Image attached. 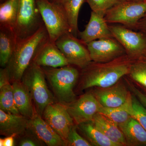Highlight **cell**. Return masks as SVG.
Here are the masks:
<instances>
[{
	"mask_svg": "<svg viewBox=\"0 0 146 146\" xmlns=\"http://www.w3.org/2000/svg\"><path fill=\"white\" fill-rule=\"evenodd\" d=\"M134 60L125 54L106 63L93 62L82 70V90L92 87L105 88L128 76Z\"/></svg>",
	"mask_w": 146,
	"mask_h": 146,
	"instance_id": "cell-1",
	"label": "cell"
},
{
	"mask_svg": "<svg viewBox=\"0 0 146 146\" xmlns=\"http://www.w3.org/2000/svg\"><path fill=\"white\" fill-rule=\"evenodd\" d=\"M49 39L43 24L30 36L17 40L13 54L6 67L10 82L21 81L25 72L33 62L39 50Z\"/></svg>",
	"mask_w": 146,
	"mask_h": 146,
	"instance_id": "cell-2",
	"label": "cell"
},
{
	"mask_svg": "<svg viewBox=\"0 0 146 146\" xmlns=\"http://www.w3.org/2000/svg\"><path fill=\"white\" fill-rule=\"evenodd\" d=\"M69 65L58 68L42 67L56 99L67 106L76 100L74 87L80 72L77 68Z\"/></svg>",
	"mask_w": 146,
	"mask_h": 146,
	"instance_id": "cell-3",
	"label": "cell"
},
{
	"mask_svg": "<svg viewBox=\"0 0 146 146\" xmlns=\"http://www.w3.org/2000/svg\"><path fill=\"white\" fill-rule=\"evenodd\" d=\"M46 78L42 67L33 62L21 81L34 102L36 112L42 117L46 107L54 102V97L47 86Z\"/></svg>",
	"mask_w": 146,
	"mask_h": 146,
	"instance_id": "cell-4",
	"label": "cell"
},
{
	"mask_svg": "<svg viewBox=\"0 0 146 146\" xmlns=\"http://www.w3.org/2000/svg\"><path fill=\"white\" fill-rule=\"evenodd\" d=\"M36 3L50 41L55 42L60 36L72 33L62 5L50 0H36Z\"/></svg>",
	"mask_w": 146,
	"mask_h": 146,
	"instance_id": "cell-5",
	"label": "cell"
},
{
	"mask_svg": "<svg viewBox=\"0 0 146 146\" xmlns=\"http://www.w3.org/2000/svg\"><path fill=\"white\" fill-rule=\"evenodd\" d=\"M146 13V1H119L106 11L104 18L108 24H119L134 29Z\"/></svg>",
	"mask_w": 146,
	"mask_h": 146,
	"instance_id": "cell-6",
	"label": "cell"
},
{
	"mask_svg": "<svg viewBox=\"0 0 146 146\" xmlns=\"http://www.w3.org/2000/svg\"><path fill=\"white\" fill-rule=\"evenodd\" d=\"M112 36L125 50L126 54L133 60L146 58V36L119 24H110Z\"/></svg>",
	"mask_w": 146,
	"mask_h": 146,
	"instance_id": "cell-7",
	"label": "cell"
},
{
	"mask_svg": "<svg viewBox=\"0 0 146 146\" xmlns=\"http://www.w3.org/2000/svg\"><path fill=\"white\" fill-rule=\"evenodd\" d=\"M44 24L36 0H20L14 33L17 40L33 34Z\"/></svg>",
	"mask_w": 146,
	"mask_h": 146,
	"instance_id": "cell-8",
	"label": "cell"
},
{
	"mask_svg": "<svg viewBox=\"0 0 146 146\" xmlns=\"http://www.w3.org/2000/svg\"><path fill=\"white\" fill-rule=\"evenodd\" d=\"M55 43L70 65L82 70L92 63L86 45L71 33L60 36Z\"/></svg>",
	"mask_w": 146,
	"mask_h": 146,
	"instance_id": "cell-9",
	"label": "cell"
},
{
	"mask_svg": "<svg viewBox=\"0 0 146 146\" xmlns=\"http://www.w3.org/2000/svg\"><path fill=\"white\" fill-rule=\"evenodd\" d=\"M42 117L66 142L74 121L66 106L60 103L51 104L46 107Z\"/></svg>",
	"mask_w": 146,
	"mask_h": 146,
	"instance_id": "cell-10",
	"label": "cell"
},
{
	"mask_svg": "<svg viewBox=\"0 0 146 146\" xmlns=\"http://www.w3.org/2000/svg\"><path fill=\"white\" fill-rule=\"evenodd\" d=\"M92 61L106 63L126 54L121 44L114 37L94 40L86 44Z\"/></svg>",
	"mask_w": 146,
	"mask_h": 146,
	"instance_id": "cell-11",
	"label": "cell"
},
{
	"mask_svg": "<svg viewBox=\"0 0 146 146\" xmlns=\"http://www.w3.org/2000/svg\"><path fill=\"white\" fill-rule=\"evenodd\" d=\"M100 104L92 93L82 96L70 104L66 106L69 114L77 125L92 121L99 112Z\"/></svg>",
	"mask_w": 146,
	"mask_h": 146,
	"instance_id": "cell-12",
	"label": "cell"
},
{
	"mask_svg": "<svg viewBox=\"0 0 146 146\" xmlns=\"http://www.w3.org/2000/svg\"><path fill=\"white\" fill-rule=\"evenodd\" d=\"M127 86L120 80L109 87H96L92 93L102 106L117 107L123 104L131 94V91L128 90Z\"/></svg>",
	"mask_w": 146,
	"mask_h": 146,
	"instance_id": "cell-13",
	"label": "cell"
},
{
	"mask_svg": "<svg viewBox=\"0 0 146 146\" xmlns=\"http://www.w3.org/2000/svg\"><path fill=\"white\" fill-rule=\"evenodd\" d=\"M28 129L47 146H66L65 140L36 112L32 118L29 119Z\"/></svg>",
	"mask_w": 146,
	"mask_h": 146,
	"instance_id": "cell-14",
	"label": "cell"
},
{
	"mask_svg": "<svg viewBox=\"0 0 146 146\" xmlns=\"http://www.w3.org/2000/svg\"><path fill=\"white\" fill-rule=\"evenodd\" d=\"M80 39L85 44L103 38L113 37L109 25L104 17L91 11L89 22L82 31H79Z\"/></svg>",
	"mask_w": 146,
	"mask_h": 146,
	"instance_id": "cell-15",
	"label": "cell"
},
{
	"mask_svg": "<svg viewBox=\"0 0 146 146\" xmlns=\"http://www.w3.org/2000/svg\"><path fill=\"white\" fill-rule=\"evenodd\" d=\"M33 62L41 67L58 68L70 65L55 42L49 39L39 50Z\"/></svg>",
	"mask_w": 146,
	"mask_h": 146,
	"instance_id": "cell-16",
	"label": "cell"
},
{
	"mask_svg": "<svg viewBox=\"0 0 146 146\" xmlns=\"http://www.w3.org/2000/svg\"><path fill=\"white\" fill-rule=\"evenodd\" d=\"M29 120L21 115L7 113L0 109V133L8 136L22 135L28 129Z\"/></svg>",
	"mask_w": 146,
	"mask_h": 146,
	"instance_id": "cell-17",
	"label": "cell"
},
{
	"mask_svg": "<svg viewBox=\"0 0 146 146\" xmlns=\"http://www.w3.org/2000/svg\"><path fill=\"white\" fill-rule=\"evenodd\" d=\"M92 122L110 141L118 146H127L125 138L119 125L109 118L98 112Z\"/></svg>",
	"mask_w": 146,
	"mask_h": 146,
	"instance_id": "cell-18",
	"label": "cell"
},
{
	"mask_svg": "<svg viewBox=\"0 0 146 146\" xmlns=\"http://www.w3.org/2000/svg\"><path fill=\"white\" fill-rule=\"evenodd\" d=\"M119 126L125 138L127 146H146V130L135 118L131 117Z\"/></svg>",
	"mask_w": 146,
	"mask_h": 146,
	"instance_id": "cell-19",
	"label": "cell"
},
{
	"mask_svg": "<svg viewBox=\"0 0 146 146\" xmlns=\"http://www.w3.org/2000/svg\"><path fill=\"white\" fill-rule=\"evenodd\" d=\"M12 83L14 102L17 109L21 115L31 119L36 112L29 93L22 82L14 81Z\"/></svg>",
	"mask_w": 146,
	"mask_h": 146,
	"instance_id": "cell-20",
	"label": "cell"
},
{
	"mask_svg": "<svg viewBox=\"0 0 146 146\" xmlns=\"http://www.w3.org/2000/svg\"><path fill=\"white\" fill-rule=\"evenodd\" d=\"M17 39L14 32L0 28V65L5 68L12 56Z\"/></svg>",
	"mask_w": 146,
	"mask_h": 146,
	"instance_id": "cell-21",
	"label": "cell"
},
{
	"mask_svg": "<svg viewBox=\"0 0 146 146\" xmlns=\"http://www.w3.org/2000/svg\"><path fill=\"white\" fill-rule=\"evenodd\" d=\"M20 0H7L0 5V28L14 32Z\"/></svg>",
	"mask_w": 146,
	"mask_h": 146,
	"instance_id": "cell-22",
	"label": "cell"
},
{
	"mask_svg": "<svg viewBox=\"0 0 146 146\" xmlns=\"http://www.w3.org/2000/svg\"><path fill=\"white\" fill-rule=\"evenodd\" d=\"M132 94L131 93L126 101L118 107L107 108L100 106L99 112L105 115L119 125L131 117L129 111L132 106Z\"/></svg>",
	"mask_w": 146,
	"mask_h": 146,
	"instance_id": "cell-23",
	"label": "cell"
},
{
	"mask_svg": "<svg viewBox=\"0 0 146 146\" xmlns=\"http://www.w3.org/2000/svg\"><path fill=\"white\" fill-rule=\"evenodd\" d=\"M92 146H118L90 121L77 125Z\"/></svg>",
	"mask_w": 146,
	"mask_h": 146,
	"instance_id": "cell-24",
	"label": "cell"
},
{
	"mask_svg": "<svg viewBox=\"0 0 146 146\" xmlns=\"http://www.w3.org/2000/svg\"><path fill=\"white\" fill-rule=\"evenodd\" d=\"M86 0H68L62 5L68 17L72 33L78 36V18L82 6Z\"/></svg>",
	"mask_w": 146,
	"mask_h": 146,
	"instance_id": "cell-25",
	"label": "cell"
},
{
	"mask_svg": "<svg viewBox=\"0 0 146 146\" xmlns=\"http://www.w3.org/2000/svg\"><path fill=\"white\" fill-rule=\"evenodd\" d=\"M0 109L7 113L21 115L15 105L13 87L10 82L0 86Z\"/></svg>",
	"mask_w": 146,
	"mask_h": 146,
	"instance_id": "cell-26",
	"label": "cell"
},
{
	"mask_svg": "<svg viewBox=\"0 0 146 146\" xmlns=\"http://www.w3.org/2000/svg\"><path fill=\"white\" fill-rule=\"evenodd\" d=\"M128 75L142 89L146 90V58L134 60Z\"/></svg>",
	"mask_w": 146,
	"mask_h": 146,
	"instance_id": "cell-27",
	"label": "cell"
},
{
	"mask_svg": "<svg viewBox=\"0 0 146 146\" xmlns=\"http://www.w3.org/2000/svg\"><path fill=\"white\" fill-rule=\"evenodd\" d=\"M132 94V106L129 111L130 115L137 120L146 130V108L138 98Z\"/></svg>",
	"mask_w": 146,
	"mask_h": 146,
	"instance_id": "cell-28",
	"label": "cell"
},
{
	"mask_svg": "<svg viewBox=\"0 0 146 146\" xmlns=\"http://www.w3.org/2000/svg\"><path fill=\"white\" fill-rule=\"evenodd\" d=\"M119 2L117 0H86L92 11L103 17L106 11Z\"/></svg>",
	"mask_w": 146,
	"mask_h": 146,
	"instance_id": "cell-29",
	"label": "cell"
},
{
	"mask_svg": "<svg viewBox=\"0 0 146 146\" xmlns=\"http://www.w3.org/2000/svg\"><path fill=\"white\" fill-rule=\"evenodd\" d=\"M66 146H92V145L86 139L82 137L77 131V126H73L66 141Z\"/></svg>",
	"mask_w": 146,
	"mask_h": 146,
	"instance_id": "cell-30",
	"label": "cell"
},
{
	"mask_svg": "<svg viewBox=\"0 0 146 146\" xmlns=\"http://www.w3.org/2000/svg\"><path fill=\"white\" fill-rule=\"evenodd\" d=\"M128 88L129 91L132 93L141 102L143 105L146 108V95L144 92H142L139 90L137 87L135 86L134 84L131 83L128 80H126Z\"/></svg>",
	"mask_w": 146,
	"mask_h": 146,
	"instance_id": "cell-31",
	"label": "cell"
},
{
	"mask_svg": "<svg viewBox=\"0 0 146 146\" xmlns=\"http://www.w3.org/2000/svg\"><path fill=\"white\" fill-rule=\"evenodd\" d=\"M39 141L36 136L33 138L31 136H26L23 138L19 143V146H36L41 145ZM42 143V142H41Z\"/></svg>",
	"mask_w": 146,
	"mask_h": 146,
	"instance_id": "cell-32",
	"label": "cell"
},
{
	"mask_svg": "<svg viewBox=\"0 0 146 146\" xmlns=\"http://www.w3.org/2000/svg\"><path fill=\"white\" fill-rule=\"evenodd\" d=\"M133 30L141 32L146 36V13L138 21Z\"/></svg>",
	"mask_w": 146,
	"mask_h": 146,
	"instance_id": "cell-33",
	"label": "cell"
},
{
	"mask_svg": "<svg viewBox=\"0 0 146 146\" xmlns=\"http://www.w3.org/2000/svg\"><path fill=\"white\" fill-rule=\"evenodd\" d=\"M16 136L13 135L7 136V137L4 139V146H14V138Z\"/></svg>",
	"mask_w": 146,
	"mask_h": 146,
	"instance_id": "cell-34",
	"label": "cell"
},
{
	"mask_svg": "<svg viewBox=\"0 0 146 146\" xmlns=\"http://www.w3.org/2000/svg\"><path fill=\"white\" fill-rule=\"evenodd\" d=\"M50 1H51L53 2L62 5H63L68 0H50Z\"/></svg>",
	"mask_w": 146,
	"mask_h": 146,
	"instance_id": "cell-35",
	"label": "cell"
},
{
	"mask_svg": "<svg viewBox=\"0 0 146 146\" xmlns=\"http://www.w3.org/2000/svg\"><path fill=\"white\" fill-rule=\"evenodd\" d=\"M0 146H4V139L1 138L0 139Z\"/></svg>",
	"mask_w": 146,
	"mask_h": 146,
	"instance_id": "cell-36",
	"label": "cell"
},
{
	"mask_svg": "<svg viewBox=\"0 0 146 146\" xmlns=\"http://www.w3.org/2000/svg\"><path fill=\"white\" fill-rule=\"evenodd\" d=\"M117 1H130V0H117Z\"/></svg>",
	"mask_w": 146,
	"mask_h": 146,
	"instance_id": "cell-37",
	"label": "cell"
},
{
	"mask_svg": "<svg viewBox=\"0 0 146 146\" xmlns=\"http://www.w3.org/2000/svg\"><path fill=\"white\" fill-rule=\"evenodd\" d=\"M143 91L144 93L146 95V90H144V89H143Z\"/></svg>",
	"mask_w": 146,
	"mask_h": 146,
	"instance_id": "cell-38",
	"label": "cell"
},
{
	"mask_svg": "<svg viewBox=\"0 0 146 146\" xmlns=\"http://www.w3.org/2000/svg\"><path fill=\"white\" fill-rule=\"evenodd\" d=\"M133 1H145V0H133Z\"/></svg>",
	"mask_w": 146,
	"mask_h": 146,
	"instance_id": "cell-39",
	"label": "cell"
},
{
	"mask_svg": "<svg viewBox=\"0 0 146 146\" xmlns=\"http://www.w3.org/2000/svg\"><path fill=\"white\" fill-rule=\"evenodd\" d=\"M145 1H146V0H145Z\"/></svg>",
	"mask_w": 146,
	"mask_h": 146,
	"instance_id": "cell-40",
	"label": "cell"
}]
</instances>
